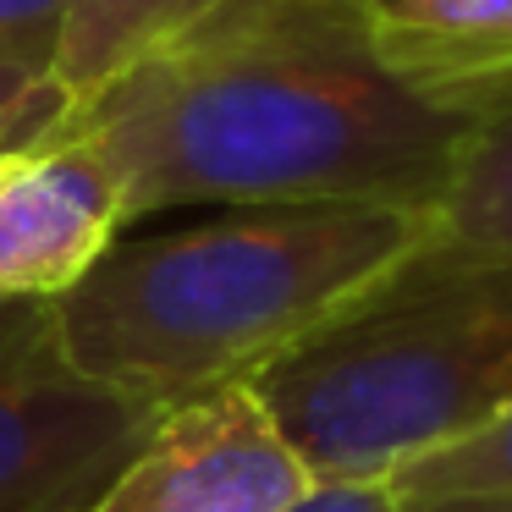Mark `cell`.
<instances>
[{
	"label": "cell",
	"mask_w": 512,
	"mask_h": 512,
	"mask_svg": "<svg viewBox=\"0 0 512 512\" xmlns=\"http://www.w3.org/2000/svg\"><path fill=\"white\" fill-rule=\"evenodd\" d=\"M127 221L177 204H386L435 215L474 111L386 67L358 0H226L72 105Z\"/></svg>",
	"instance_id": "obj_1"
},
{
	"label": "cell",
	"mask_w": 512,
	"mask_h": 512,
	"mask_svg": "<svg viewBox=\"0 0 512 512\" xmlns=\"http://www.w3.org/2000/svg\"><path fill=\"white\" fill-rule=\"evenodd\" d=\"M430 243V215L386 204H237L221 221L116 237L67 287L56 342L78 375L155 408L254 380Z\"/></svg>",
	"instance_id": "obj_2"
},
{
	"label": "cell",
	"mask_w": 512,
	"mask_h": 512,
	"mask_svg": "<svg viewBox=\"0 0 512 512\" xmlns=\"http://www.w3.org/2000/svg\"><path fill=\"white\" fill-rule=\"evenodd\" d=\"M248 386L314 485L391 479L512 413V254H413Z\"/></svg>",
	"instance_id": "obj_3"
},
{
	"label": "cell",
	"mask_w": 512,
	"mask_h": 512,
	"mask_svg": "<svg viewBox=\"0 0 512 512\" xmlns=\"http://www.w3.org/2000/svg\"><path fill=\"white\" fill-rule=\"evenodd\" d=\"M160 413L78 375L50 303H0V512H83Z\"/></svg>",
	"instance_id": "obj_4"
},
{
	"label": "cell",
	"mask_w": 512,
	"mask_h": 512,
	"mask_svg": "<svg viewBox=\"0 0 512 512\" xmlns=\"http://www.w3.org/2000/svg\"><path fill=\"white\" fill-rule=\"evenodd\" d=\"M314 474L248 380L193 391L155 419L83 512H287Z\"/></svg>",
	"instance_id": "obj_5"
},
{
	"label": "cell",
	"mask_w": 512,
	"mask_h": 512,
	"mask_svg": "<svg viewBox=\"0 0 512 512\" xmlns=\"http://www.w3.org/2000/svg\"><path fill=\"white\" fill-rule=\"evenodd\" d=\"M122 226V177L78 127L0 155V303H56Z\"/></svg>",
	"instance_id": "obj_6"
},
{
	"label": "cell",
	"mask_w": 512,
	"mask_h": 512,
	"mask_svg": "<svg viewBox=\"0 0 512 512\" xmlns=\"http://www.w3.org/2000/svg\"><path fill=\"white\" fill-rule=\"evenodd\" d=\"M369 23L391 72L452 105L512 83V0H380Z\"/></svg>",
	"instance_id": "obj_7"
},
{
	"label": "cell",
	"mask_w": 512,
	"mask_h": 512,
	"mask_svg": "<svg viewBox=\"0 0 512 512\" xmlns=\"http://www.w3.org/2000/svg\"><path fill=\"white\" fill-rule=\"evenodd\" d=\"M221 6L226 0H67V28L50 72L78 105L188 28H199L204 17H215Z\"/></svg>",
	"instance_id": "obj_8"
},
{
	"label": "cell",
	"mask_w": 512,
	"mask_h": 512,
	"mask_svg": "<svg viewBox=\"0 0 512 512\" xmlns=\"http://www.w3.org/2000/svg\"><path fill=\"white\" fill-rule=\"evenodd\" d=\"M474 111L463 166L430 215L424 254H512V83L463 100Z\"/></svg>",
	"instance_id": "obj_9"
},
{
	"label": "cell",
	"mask_w": 512,
	"mask_h": 512,
	"mask_svg": "<svg viewBox=\"0 0 512 512\" xmlns=\"http://www.w3.org/2000/svg\"><path fill=\"white\" fill-rule=\"evenodd\" d=\"M402 501H430V496H501L512 501V413L435 446V452L402 463L386 479Z\"/></svg>",
	"instance_id": "obj_10"
},
{
	"label": "cell",
	"mask_w": 512,
	"mask_h": 512,
	"mask_svg": "<svg viewBox=\"0 0 512 512\" xmlns=\"http://www.w3.org/2000/svg\"><path fill=\"white\" fill-rule=\"evenodd\" d=\"M72 116V94L56 83V72L0 61V155L50 138Z\"/></svg>",
	"instance_id": "obj_11"
},
{
	"label": "cell",
	"mask_w": 512,
	"mask_h": 512,
	"mask_svg": "<svg viewBox=\"0 0 512 512\" xmlns=\"http://www.w3.org/2000/svg\"><path fill=\"white\" fill-rule=\"evenodd\" d=\"M61 28H67V0H0V61L50 72Z\"/></svg>",
	"instance_id": "obj_12"
},
{
	"label": "cell",
	"mask_w": 512,
	"mask_h": 512,
	"mask_svg": "<svg viewBox=\"0 0 512 512\" xmlns=\"http://www.w3.org/2000/svg\"><path fill=\"white\" fill-rule=\"evenodd\" d=\"M397 507H402V496L386 479H364V485H314L287 512H397Z\"/></svg>",
	"instance_id": "obj_13"
},
{
	"label": "cell",
	"mask_w": 512,
	"mask_h": 512,
	"mask_svg": "<svg viewBox=\"0 0 512 512\" xmlns=\"http://www.w3.org/2000/svg\"><path fill=\"white\" fill-rule=\"evenodd\" d=\"M397 512H512L501 496H430V501H402Z\"/></svg>",
	"instance_id": "obj_14"
},
{
	"label": "cell",
	"mask_w": 512,
	"mask_h": 512,
	"mask_svg": "<svg viewBox=\"0 0 512 512\" xmlns=\"http://www.w3.org/2000/svg\"><path fill=\"white\" fill-rule=\"evenodd\" d=\"M358 6H369V12H375V6H380V0H358Z\"/></svg>",
	"instance_id": "obj_15"
}]
</instances>
